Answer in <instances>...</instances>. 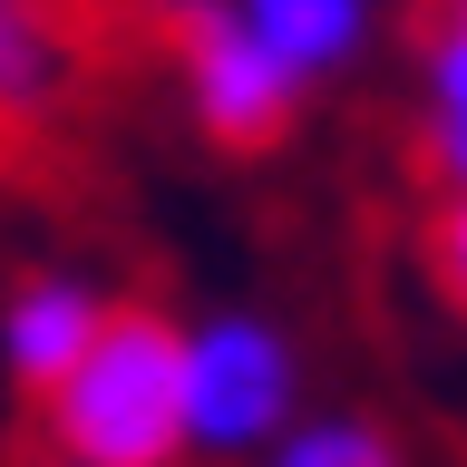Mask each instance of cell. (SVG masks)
Returning a JSON list of instances; mask_svg holds the SVG:
<instances>
[{"mask_svg": "<svg viewBox=\"0 0 467 467\" xmlns=\"http://www.w3.org/2000/svg\"><path fill=\"white\" fill-rule=\"evenodd\" d=\"M29 438L68 467H185V321L117 302L78 370L29 400Z\"/></svg>", "mask_w": 467, "mask_h": 467, "instance_id": "6da1fadb", "label": "cell"}, {"mask_svg": "<svg viewBox=\"0 0 467 467\" xmlns=\"http://www.w3.org/2000/svg\"><path fill=\"white\" fill-rule=\"evenodd\" d=\"M302 419V350L273 312L224 302L185 321V458L254 467Z\"/></svg>", "mask_w": 467, "mask_h": 467, "instance_id": "7a4b0ae2", "label": "cell"}, {"mask_svg": "<svg viewBox=\"0 0 467 467\" xmlns=\"http://www.w3.org/2000/svg\"><path fill=\"white\" fill-rule=\"evenodd\" d=\"M156 20H166L175 88H185V117L204 127V146L263 156V146L292 137V117H302L312 88H302L254 29L234 20V0H156Z\"/></svg>", "mask_w": 467, "mask_h": 467, "instance_id": "3957f363", "label": "cell"}, {"mask_svg": "<svg viewBox=\"0 0 467 467\" xmlns=\"http://www.w3.org/2000/svg\"><path fill=\"white\" fill-rule=\"evenodd\" d=\"M88 88V0H0V156L49 146Z\"/></svg>", "mask_w": 467, "mask_h": 467, "instance_id": "277c9868", "label": "cell"}, {"mask_svg": "<svg viewBox=\"0 0 467 467\" xmlns=\"http://www.w3.org/2000/svg\"><path fill=\"white\" fill-rule=\"evenodd\" d=\"M127 292H108L88 263H29L20 283L0 292V370L20 400H49L58 379L78 370V350L108 331V312Z\"/></svg>", "mask_w": 467, "mask_h": 467, "instance_id": "5b68a950", "label": "cell"}, {"mask_svg": "<svg viewBox=\"0 0 467 467\" xmlns=\"http://www.w3.org/2000/svg\"><path fill=\"white\" fill-rule=\"evenodd\" d=\"M419 175L429 195L467 185V0H429L419 20Z\"/></svg>", "mask_w": 467, "mask_h": 467, "instance_id": "8992f818", "label": "cell"}, {"mask_svg": "<svg viewBox=\"0 0 467 467\" xmlns=\"http://www.w3.org/2000/svg\"><path fill=\"white\" fill-rule=\"evenodd\" d=\"M234 20L254 29L302 88H321V78H341L350 58L370 49L379 10H370V0H234Z\"/></svg>", "mask_w": 467, "mask_h": 467, "instance_id": "52a82bcc", "label": "cell"}, {"mask_svg": "<svg viewBox=\"0 0 467 467\" xmlns=\"http://www.w3.org/2000/svg\"><path fill=\"white\" fill-rule=\"evenodd\" d=\"M254 467H409V448L360 409H302Z\"/></svg>", "mask_w": 467, "mask_h": 467, "instance_id": "ba28073f", "label": "cell"}, {"mask_svg": "<svg viewBox=\"0 0 467 467\" xmlns=\"http://www.w3.org/2000/svg\"><path fill=\"white\" fill-rule=\"evenodd\" d=\"M419 254H429V283H438V302H448V312L467 321V185H458V195H429Z\"/></svg>", "mask_w": 467, "mask_h": 467, "instance_id": "9c48e42d", "label": "cell"}, {"mask_svg": "<svg viewBox=\"0 0 467 467\" xmlns=\"http://www.w3.org/2000/svg\"><path fill=\"white\" fill-rule=\"evenodd\" d=\"M39 467H68V458H39Z\"/></svg>", "mask_w": 467, "mask_h": 467, "instance_id": "30bf717a", "label": "cell"}]
</instances>
